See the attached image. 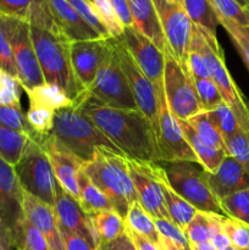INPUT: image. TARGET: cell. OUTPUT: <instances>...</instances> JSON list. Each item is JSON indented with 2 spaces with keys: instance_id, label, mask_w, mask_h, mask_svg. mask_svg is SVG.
<instances>
[{
  "instance_id": "680465c9",
  "label": "cell",
  "mask_w": 249,
  "mask_h": 250,
  "mask_svg": "<svg viewBox=\"0 0 249 250\" xmlns=\"http://www.w3.org/2000/svg\"><path fill=\"white\" fill-rule=\"evenodd\" d=\"M160 250H180L175 244L171 243L170 241H167L166 238L161 237V241H160V246H159Z\"/></svg>"
},
{
  "instance_id": "2e32d148",
  "label": "cell",
  "mask_w": 249,
  "mask_h": 250,
  "mask_svg": "<svg viewBox=\"0 0 249 250\" xmlns=\"http://www.w3.org/2000/svg\"><path fill=\"white\" fill-rule=\"evenodd\" d=\"M41 144L50 161L58 183L63 190H66L71 197L80 203L78 176L82 171L84 161L81 160L53 136L45 137Z\"/></svg>"
},
{
  "instance_id": "3957f363",
  "label": "cell",
  "mask_w": 249,
  "mask_h": 250,
  "mask_svg": "<svg viewBox=\"0 0 249 250\" xmlns=\"http://www.w3.org/2000/svg\"><path fill=\"white\" fill-rule=\"evenodd\" d=\"M82 170L93 185L106 195L115 211L124 219L132 203L138 200L126 156L99 149L93 160L83 164Z\"/></svg>"
},
{
  "instance_id": "8fae6325",
  "label": "cell",
  "mask_w": 249,
  "mask_h": 250,
  "mask_svg": "<svg viewBox=\"0 0 249 250\" xmlns=\"http://www.w3.org/2000/svg\"><path fill=\"white\" fill-rule=\"evenodd\" d=\"M153 2L167 45V51L165 53L171 54L181 67L187 71V58L192 38L193 22L190 21L183 6L170 4L165 0H153Z\"/></svg>"
},
{
  "instance_id": "c3c4849f",
  "label": "cell",
  "mask_w": 249,
  "mask_h": 250,
  "mask_svg": "<svg viewBox=\"0 0 249 250\" xmlns=\"http://www.w3.org/2000/svg\"><path fill=\"white\" fill-rule=\"evenodd\" d=\"M155 226L161 237L175 244L180 250H190V244L185 231L176 226L172 221L166 219H154Z\"/></svg>"
},
{
  "instance_id": "d4e9b609",
  "label": "cell",
  "mask_w": 249,
  "mask_h": 250,
  "mask_svg": "<svg viewBox=\"0 0 249 250\" xmlns=\"http://www.w3.org/2000/svg\"><path fill=\"white\" fill-rule=\"evenodd\" d=\"M181 129L183 132V136L187 139L188 144L190 146L192 150L197 155L198 160H199L200 166L204 168L207 172L212 173L219 168L224 159L227 156L226 149L217 148V146H209L205 143L199 136L194 132V129L190 127V125L187 121H182L178 120Z\"/></svg>"
},
{
  "instance_id": "f35d334b",
  "label": "cell",
  "mask_w": 249,
  "mask_h": 250,
  "mask_svg": "<svg viewBox=\"0 0 249 250\" xmlns=\"http://www.w3.org/2000/svg\"><path fill=\"white\" fill-rule=\"evenodd\" d=\"M56 111L41 106H31L26 112L27 121L31 126L32 131L41 138L50 136L54 128Z\"/></svg>"
},
{
  "instance_id": "277c9868",
  "label": "cell",
  "mask_w": 249,
  "mask_h": 250,
  "mask_svg": "<svg viewBox=\"0 0 249 250\" xmlns=\"http://www.w3.org/2000/svg\"><path fill=\"white\" fill-rule=\"evenodd\" d=\"M50 136L58 139L84 163L93 160L99 149H106L124 156V154L75 105L56 111Z\"/></svg>"
},
{
  "instance_id": "d6a6232c",
  "label": "cell",
  "mask_w": 249,
  "mask_h": 250,
  "mask_svg": "<svg viewBox=\"0 0 249 250\" xmlns=\"http://www.w3.org/2000/svg\"><path fill=\"white\" fill-rule=\"evenodd\" d=\"M183 9L193 24L202 27L212 36H216L220 22L210 0H183Z\"/></svg>"
},
{
  "instance_id": "ab89813d",
  "label": "cell",
  "mask_w": 249,
  "mask_h": 250,
  "mask_svg": "<svg viewBox=\"0 0 249 250\" xmlns=\"http://www.w3.org/2000/svg\"><path fill=\"white\" fill-rule=\"evenodd\" d=\"M193 78L198 99L203 111L209 112L224 103L221 93L211 78Z\"/></svg>"
},
{
  "instance_id": "f907efd6",
  "label": "cell",
  "mask_w": 249,
  "mask_h": 250,
  "mask_svg": "<svg viewBox=\"0 0 249 250\" xmlns=\"http://www.w3.org/2000/svg\"><path fill=\"white\" fill-rule=\"evenodd\" d=\"M187 71L194 78H210L209 68L204 56L195 50L188 51Z\"/></svg>"
},
{
  "instance_id": "9f6ffc18",
  "label": "cell",
  "mask_w": 249,
  "mask_h": 250,
  "mask_svg": "<svg viewBox=\"0 0 249 250\" xmlns=\"http://www.w3.org/2000/svg\"><path fill=\"white\" fill-rule=\"evenodd\" d=\"M210 242H211L212 246H214L217 250H224V249L228 248L229 246H232L231 242H229V239H228V237L225 234L224 231H221V232H219L217 234H215Z\"/></svg>"
},
{
  "instance_id": "e7e4bbea",
  "label": "cell",
  "mask_w": 249,
  "mask_h": 250,
  "mask_svg": "<svg viewBox=\"0 0 249 250\" xmlns=\"http://www.w3.org/2000/svg\"><path fill=\"white\" fill-rule=\"evenodd\" d=\"M89 1H90V2H92V0H89Z\"/></svg>"
},
{
  "instance_id": "e0dca14e",
  "label": "cell",
  "mask_w": 249,
  "mask_h": 250,
  "mask_svg": "<svg viewBox=\"0 0 249 250\" xmlns=\"http://www.w3.org/2000/svg\"><path fill=\"white\" fill-rule=\"evenodd\" d=\"M109 50V38L89 39L70 43L72 68L83 89L88 90L94 82L103 60Z\"/></svg>"
},
{
  "instance_id": "be15d7a7",
  "label": "cell",
  "mask_w": 249,
  "mask_h": 250,
  "mask_svg": "<svg viewBox=\"0 0 249 250\" xmlns=\"http://www.w3.org/2000/svg\"><path fill=\"white\" fill-rule=\"evenodd\" d=\"M247 1H248V4H249V0H247Z\"/></svg>"
},
{
  "instance_id": "83f0119b",
  "label": "cell",
  "mask_w": 249,
  "mask_h": 250,
  "mask_svg": "<svg viewBox=\"0 0 249 250\" xmlns=\"http://www.w3.org/2000/svg\"><path fill=\"white\" fill-rule=\"evenodd\" d=\"M222 217L224 216L221 215L211 212L198 211L185 229L189 244H199L211 241L215 234L222 231Z\"/></svg>"
},
{
  "instance_id": "91938a15",
  "label": "cell",
  "mask_w": 249,
  "mask_h": 250,
  "mask_svg": "<svg viewBox=\"0 0 249 250\" xmlns=\"http://www.w3.org/2000/svg\"><path fill=\"white\" fill-rule=\"evenodd\" d=\"M165 1L170 2V4L180 5V6H183V0H165Z\"/></svg>"
},
{
  "instance_id": "6f0895ef",
  "label": "cell",
  "mask_w": 249,
  "mask_h": 250,
  "mask_svg": "<svg viewBox=\"0 0 249 250\" xmlns=\"http://www.w3.org/2000/svg\"><path fill=\"white\" fill-rule=\"evenodd\" d=\"M190 250H217L211 242H204L199 244H190Z\"/></svg>"
},
{
  "instance_id": "d590c367",
  "label": "cell",
  "mask_w": 249,
  "mask_h": 250,
  "mask_svg": "<svg viewBox=\"0 0 249 250\" xmlns=\"http://www.w3.org/2000/svg\"><path fill=\"white\" fill-rule=\"evenodd\" d=\"M0 125L10 129H14L16 132H20V133L32 137L38 143H42L44 141V138H41L32 131L31 126L27 121L26 114L22 111L21 106L0 104Z\"/></svg>"
},
{
  "instance_id": "b9f144b4",
  "label": "cell",
  "mask_w": 249,
  "mask_h": 250,
  "mask_svg": "<svg viewBox=\"0 0 249 250\" xmlns=\"http://www.w3.org/2000/svg\"><path fill=\"white\" fill-rule=\"evenodd\" d=\"M95 12L102 21L103 26L109 33L110 38H119L124 33V28L119 16L115 12L110 0H92Z\"/></svg>"
},
{
  "instance_id": "d6986e66",
  "label": "cell",
  "mask_w": 249,
  "mask_h": 250,
  "mask_svg": "<svg viewBox=\"0 0 249 250\" xmlns=\"http://www.w3.org/2000/svg\"><path fill=\"white\" fill-rule=\"evenodd\" d=\"M22 188L12 165L0 158V219L10 232L23 217Z\"/></svg>"
},
{
  "instance_id": "5b68a950",
  "label": "cell",
  "mask_w": 249,
  "mask_h": 250,
  "mask_svg": "<svg viewBox=\"0 0 249 250\" xmlns=\"http://www.w3.org/2000/svg\"><path fill=\"white\" fill-rule=\"evenodd\" d=\"M189 50L199 51L204 56L210 78L221 93L224 103L234 112L239 127L249 133V105L227 70L224 50L220 46L217 37L208 33L202 27L193 24Z\"/></svg>"
},
{
  "instance_id": "816d5d0a",
  "label": "cell",
  "mask_w": 249,
  "mask_h": 250,
  "mask_svg": "<svg viewBox=\"0 0 249 250\" xmlns=\"http://www.w3.org/2000/svg\"><path fill=\"white\" fill-rule=\"evenodd\" d=\"M59 229H60L65 250H97L94 247L90 246L89 242L85 241L84 238H82L78 234L66 231V229H60V227H59Z\"/></svg>"
},
{
  "instance_id": "7402d4cb",
  "label": "cell",
  "mask_w": 249,
  "mask_h": 250,
  "mask_svg": "<svg viewBox=\"0 0 249 250\" xmlns=\"http://www.w3.org/2000/svg\"><path fill=\"white\" fill-rule=\"evenodd\" d=\"M208 183L217 199L249 188V170L227 155L215 172H207Z\"/></svg>"
},
{
  "instance_id": "4dcf8cb0",
  "label": "cell",
  "mask_w": 249,
  "mask_h": 250,
  "mask_svg": "<svg viewBox=\"0 0 249 250\" xmlns=\"http://www.w3.org/2000/svg\"><path fill=\"white\" fill-rule=\"evenodd\" d=\"M78 185H80V205L88 216H93L97 212L105 211V210H114L106 195L93 185L83 170L78 176Z\"/></svg>"
},
{
  "instance_id": "603a6c76",
  "label": "cell",
  "mask_w": 249,
  "mask_h": 250,
  "mask_svg": "<svg viewBox=\"0 0 249 250\" xmlns=\"http://www.w3.org/2000/svg\"><path fill=\"white\" fill-rule=\"evenodd\" d=\"M0 14L26 21L31 26L59 33L48 0H0Z\"/></svg>"
},
{
  "instance_id": "ffe728a7",
  "label": "cell",
  "mask_w": 249,
  "mask_h": 250,
  "mask_svg": "<svg viewBox=\"0 0 249 250\" xmlns=\"http://www.w3.org/2000/svg\"><path fill=\"white\" fill-rule=\"evenodd\" d=\"M23 215L44 236L50 250H65L54 209L22 189Z\"/></svg>"
},
{
  "instance_id": "7dc6e473",
  "label": "cell",
  "mask_w": 249,
  "mask_h": 250,
  "mask_svg": "<svg viewBox=\"0 0 249 250\" xmlns=\"http://www.w3.org/2000/svg\"><path fill=\"white\" fill-rule=\"evenodd\" d=\"M222 231L228 237L232 246L238 250H244L249 246V227L237 220L224 216L221 220Z\"/></svg>"
},
{
  "instance_id": "94428289",
  "label": "cell",
  "mask_w": 249,
  "mask_h": 250,
  "mask_svg": "<svg viewBox=\"0 0 249 250\" xmlns=\"http://www.w3.org/2000/svg\"><path fill=\"white\" fill-rule=\"evenodd\" d=\"M224 250H238V249H237V248H234L233 246H229L228 248H226V249H224Z\"/></svg>"
},
{
  "instance_id": "4fadbf2b",
  "label": "cell",
  "mask_w": 249,
  "mask_h": 250,
  "mask_svg": "<svg viewBox=\"0 0 249 250\" xmlns=\"http://www.w3.org/2000/svg\"><path fill=\"white\" fill-rule=\"evenodd\" d=\"M10 41H11L12 58H14L15 68H16L17 80L22 89H32L37 85L45 83L41 65L37 59V54L32 44L28 22L14 17Z\"/></svg>"
},
{
  "instance_id": "f6af8a7d",
  "label": "cell",
  "mask_w": 249,
  "mask_h": 250,
  "mask_svg": "<svg viewBox=\"0 0 249 250\" xmlns=\"http://www.w3.org/2000/svg\"><path fill=\"white\" fill-rule=\"evenodd\" d=\"M219 22L231 37L232 42L236 45L237 50L239 51L249 70V28L239 26L229 20L221 19V17H219Z\"/></svg>"
},
{
  "instance_id": "484cf974",
  "label": "cell",
  "mask_w": 249,
  "mask_h": 250,
  "mask_svg": "<svg viewBox=\"0 0 249 250\" xmlns=\"http://www.w3.org/2000/svg\"><path fill=\"white\" fill-rule=\"evenodd\" d=\"M33 142L37 141L32 137L0 125V158L10 165L16 166Z\"/></svg>"
},
{
  "instance_id": "5bb4252c",
  "label": "cell",
  "mask_w": 249,
  "mask_h": 250,
  "mask_svg": "<svg viewBox=\"0 0 249 250\" xmlns=\"http://www.w3.org/2000/svg\"><path fill=\"white\" fill-rule=\"evenodd\" d=\"M133 60L153 82L158 93V99L165 97L164 93V67L165 55L163 51L143 33L134 27H124V33L119 37Z\"/></svg>"
},
{
  "instance_id": "db71d44e",
  "label": "cell",
  "mask_w": 249,
  "mask_h": 250,
  "mask_svg": "<svg viewBox=\"0 0 249 250\" xmlns=\"http://www.w3.org/2000/svg\"><path fill=\"white\" fill-rule=\"evenodd\" d=\"M115 12L119 16L124 27H133V19H132L131 10H129L128 0H110Z\"/></svg>"
},
{
  "instance_id": "ee69618b",
  "label": "cell",
  "mask_w": 249,
  "mask_h": 250,
  "mask_svg": "<svg viewBox=\"0 0 249 250\" xmlns=\"http://www.w3.org/2000/svg\"><path fill=\"white\" fill-rule=\"evenodd\" d=\"M227 155L236 159L249 170V133L239 128L234 134L224 139Z\"/></svg>"
},
{
  "instance_id": "681fc988",
  "label": "cell",
  "mask_w": 249,
  "mask_h": 250,
  "mask_svg": "<svg viewBox=\"0 0 249 250\" xmlns=\"http://www.w3.org/2000/svg\"><path fill=\"white\" fill-rule=\"evenodd\" d=\"M103 38H110L109 33L105 29V27L103 26L102 21L98 17L97 12H95L94 6H93L92 2L89 0H66Z\"/></svg>"
},
{
  "instance_id": "8992f818",
  "label": "cell",
  "mask_w": 249,
  "mask_h": 250,
  "mask_svg": "<svg viewBox=\"0 0 249 250\" xmlns=\"http://www.w3.org/2000/svg\"><path fill=\"white\" fill-rule=\"evenodd\" d=\"M165 168L168 185L198 211L226 216L208 183L207 171L194 163H170Z\"/></svg>"
},
{
  "instance_id": "11a10c76",
  "label": "cell",
  "mask_w": 249,
  "mask_h": 250,
  "mask_svg": "<svg viewBox=\"0 0 249 250\" xmlns=\"http://www.w3.org/2000/svg\"><path fill=\"white\" fill-rule=\"evenodd\" d=\"M126 232L138 250H160V248H159L158 246H155L154 243H151L150 241L145 239L144 237L137 234L136 232L131 231V229H127V227H126Z\"/></svg>"
},
{
  "instance_id": "f546056e",
  "label": "cell",
  "mask_w": 249,
  "mask_h": 250,
  "mask_svg": "<svg viewBox=\"0 0 249 250\" xmlns=\"http://www.w3.org/2000/svg\"><path fill=\"white\" fill-rule=\"evenodd\" d=\"M124 224H126L127 229H129L131 231L144 237L155 246H160L161 236L156 229L154 219L144 210L138 200L132 203L131 207L128 208V211L124 217Z\"/></svg>"
},
{
  "instance_id": "7bdbcfd3",
  "label": "cell",
  "mask_w": 249,
  "mask_h": 250,
  "mask_svg": "<svg viewBox=\"0 0 249 250\" xmlns=\"http://www.w3.org/2000/svg\"><path fill=\"white\" fill-rule=\"evenodd\" d=\"M208 115H209L210 120L214 122L216 128L219 129L224 139L231 137L232 134H234L241 128L236 119V115L226 103H222L216 109L208 112Z\"/></svg>"
},
{
  "instance_id": "74e56055",
  "label": "cell",
  "mask_w": 249,
  "mask_h": 250,
  "mask_svg": "<svg viewBox=\"0 0 249 250\" xmlns=\"http://www.w3.org/2000/svg\"><path fill=\"white\" fill-rule=\"evenodd\" d=\"M12 20L14 17L0 14V67L17 78L10 41Z\"/></svg>"
},
{
  "instance_id": "e575fe53",
  "label": "cell",
  "mask_w": 249,
  "mask_h": 250,
  "mask_svg": "<svg viewBox=\"0 0 249 250\" xmlns=\"http://www.w3.org/2000/svg\"><path fill=\"white\" fill-rule=\"evenodd\" d=\"M227 217L237 220L249 227V188L219 200Z\"/></svg>"
},
{
  "instance_id": "ba28073f",
  "label": "cell",
  "mask_w": 249,
  "mask_h": 250,
  "mask_svg": "<svg viewBox=\"0 0 249 250\" xmlns=\"http://www.w3.org/2000/svg\"><path fill=\"white\" fill-rule=\"evenodd\" d=\"M14 167L22 189L53 208L58 181L42 144L33 142L23 158Z\"/></svg>"
},
{
  "instance_id": "bcb514c9",
  "label": "cell",
  "mask_w": 249,
  "mask_h": 250,
  "mask_svg": "<svg viewBox=\"0 0 249 250\" xmlns=\"http://www.w3.org/2000/svg\"><path fill=\"white\" fill-rule=\"evenodd\" d=\"M21 89L19 80L0 67V104L21 106Z\"/></svg>"
},
{
  "instance_id": "ac0fdd59",
  "label": "cell",
  "mask_w": 249,
  "mask_h": 250,
  "mask_svg": "<svg viewBox=\"0 0 249 250\" xmlns=\"http://www.w3.org/2000/svg\"><path fill=\"white\" fill-rule=\"evenodd\" d=\"M53 209L60 229L78 234L89 242L90 246L98 248L99 239L93 229L90 217L83 211L80 203L63 190L59 183L56 185V198Z\"/></svg>"
},
{
  "instance_id": "7a4b0ae2",
  "label": "cell",
  "mask_w": 249,
  "mask_h": 250,
  "mask_svg": "<svg viewBox=\"0 0 249 250\" xmlns=\"http://www.w3.org/2000/svg\"><path fill=\"white\" fill-rule=\"evenodd\" d=\"M32 44L46 83L56 84L75 102L85 90L78 82L70 58V42L61 34L31 26Z\"/></svg>"
},
{
  "instance_id": "1f68e13d",
  "label": "cell",
  "mask_w": 249,
  "mask_h": 250,
  "mask_svg": "<svg viewBox=\"0 0 249 250\" xmlns=\"http://www.w3.org/2000/svg\"><path fill=\"white\" fill-rule=\"evenodd\" d=\"M89 217L93 229L99 239V244L114 241L126 231L124 219L120 216L115 210H105Z\"/></svg>"
},
{
  "instance_id": "8d00e7d4",
  "label": "cell",
  "mask_w": 249,
  "mask_h": 250,
  "mask_svg": "<svg viewBox=\"0 0 249 250\" xmlns=\"http://www.w3.org/2000/svg\"><path fill=\"white\" fill-rule=\"evenodd\" d=\"M187 122L190 125V127L194 129L195 133H197L205 143H208L209 146H217V148L226 149L225 148V142L221 133H220L219 129L216 128L214 122L210 120L208 112H199V114H197L195 116L187 120Z\"/></svg>"
},
{
  "instance_id": "f5cc1de1",
  "label": "cell",
  "mask_w": 249,
  "mask_h": 250,
  "mask_svg": "<svg viewBox=\"0 0 249 250\" xmlns=\"http://www.w3.org/2000/svg\"><path fill=\"white\" fill-rule=\"evenodd\" d=\"M97 250H138V249H137V247L134 246L132 239L129 238L127 232L124 231L121 236L117 237V238L114 239V241L107 242V243H100L99 246H98Z\"/></svg>"
},
{
  "instance_id": "9c48e42d",
  "label": "cell",
  "mask_w": 249,
  "mask_h": 250,
  "mask_svg": "<svg viewBox=\"0 0 249 250\" xmlns=\"http://www.w3.org/2000/svg\"><path fill=\"white\" fill-rule=\"evenodd\" d=\"M165 55L164 93L168 110L177 120L187 121L202 112L194 82L189 73L168 53Z\"/></svg>"
},
{
  "instance_id": "cb8c5ba5",
  "label": "cell",
  "mask_w": 249,
  "mask_h": 250,
  "mask_svg": "<svg viewBox=\"0 0 249 250\" xmlns=\"http://www.w3.org/2000/svg\"><path fill=\"white\" fill-rule=\"evenodd\" d=\"M133 27L148 37L163 53L167 51L158 12L153 0H128Z\"/></svg>"
},
{
  "instance_id": "6da1fadb",
  "label": "cell",
  "mask_w": 249,
  "mask_h": 250,
  "mask_svg": "<svg viewBox=\"0 0 249 250\" xmlns=\"http://www.w3.org/2000/svg\"><path fill=\"white\" fill-rule=\"evenodd\" d=\"M73 105L93 122L128 159L160 161L158 139L149 120L136 110L105 106L85 90Z\"/></svg>"
},
{
  "instance_id": "f1b7e54d",
  "label": "cell",
  "mask_w": 249,
  "mask_h": 250,
  "mask_svg": "<svg viewBox=\"0 0 249 250\" xmlns=\"http://www.w3.org/2000/svg\"><path fill=\"white\" fill-rule=\"evenodd\" d=\"M163 193L165 199V208L167 211L168 219L172 221L182 231H185L193 217L197 215L198 210L193 208L188 202H186L181 195H178L168 185L167 178L163 181Z\"/></svg>"
},
{
  "instance_id": "7c38bea8",
  "label": "cell",
  "mask_w": 249,
  "mask_h": 250,
  "mask_svg": "<svg viewBox=\"0 0 249 250\" xmlns=\"http://www.w3.org/2000/svg\"><path fill=\"white\" fill-rule=\"evenodd\" d=\"M112 42H114L120 65L133 94L137 109L149 120L156 133L159 121V99L155 87L153 82L144 75L143 71L138 67L136 61L127 51L121 41L119 38H112Z\"/></svg>"
},
{
  "instance_id": "30bf717a",
  "label": "cell",
  "mask_w": 249,
  "mask_h": 250,
  "mask_svg": "<svg viewBox=\"0 0 249 250\" xmlns=\"http://www.w3.org/2000/svg\"><path fill=\"white\" fill-rule=\"evenodd\" d=\"M129 176L136 189L137 198L153 219H168L163 193V181L166 178L165 168L151 161L128 159Z\"/></svg>"
},
{
  "instance_id": "60d3db41",
  "label": "cell",
  "mask_w": 249,
  "mask_h": 250,
  "mask_svg": "<svg viewBox=\"0 0 249 250\" xmlns=\"http://www.w3.org/2000/svg\"><path fill=\"white\" fill-rule=\"evenodd\" d=\"M217 17L229 20L242 27L249 28V10L236 0H210Z\"/></svg>"
},
{
  "instance_id": "4316f807",
  "label": "cell",
  "mask_w": 249,
  "mask_h": 250,
  "mask_svg": "<svg viewBox=\"0 0 249 250\" xmlns=\"http://www.w3.org/2000/svg\"><path fill=\"white\" fill-rule=\"evenodd\" d=\"M24 93L28 97L31 106H41L58 111L73 105V102L66 95V93L59 85L51 83L45 82L32 89L24 90Z\"/></svg>"
},
{
  "instance_id": "836d02e7",
  "label": "cell",
  "mask_w": 249,
  "mask_h": 250,
  "mask_svg": "<svg viewBox=\"0 0 249 250\" xmlns=\"http://www.w3.org/2000/svg\"><path fill=\"white\" fill-rule=\"evenodd\" d=\"M12 244L16 250H50L43 234L24 216L12 231Z\"/></svg>"
},
{
  "instance_id": "6125c7cd",
  "label": "cell",
  "mask_w": 249,
  "mask_h": 250,
  "mask_svg": "<svg viewBox=\"0 0 249 250\" xmlns=\"http://www.w3.org/2000/svg\"><path fill=\"white\" fill-rule=\"evenodd\" d=\"M244 250H249V246H248V248H247V249H244Z\"/></svg>"
},
{
  "instance_id": "52a82bcc",
  "label": "cell",
  "mask_w": 249,
  "mask_h": 250,
  "mask_svg": "<svg viewBox=\"0 0 249 250\" xmlns=\"http://www.w3.org/2000/svg\"><path fill=\"white\" fill-rule=\"evenodd\" d=\"M87 92L105 106L124 110L137 109L132 90L120 65L112 38H109V50L94 82Z\"/></svg>"
},
{
  "instance_id": "44dd1931",
  "label": "cell",
  "mask_w": 249,
  "mask_h": 250,
  "mask_svg": "<svg viewBox=\"0 0 249 250\" xmlns=\"http://www.w3.org/2000/svg\"><path fill=\"white\" fill-rule=\"evenodd\" d=\"M48 4L58 32L70 43L103 38L66 0H48Z\"/></svg>"
},
{
  "instance_id": "9a60e30c",
  "label": "cell",
  "mask_w": 249,
  "mask_h": 250,
  "mask_svg": "<svg viewBox=\"0 0 249 250\" xmlns=\"http://www.w3.org/2000/svg\"><path fill=\"white\" fill-rule=\"evenodd\" d=\"M160 161L199 164L197 155L183 136L178 120L168 110L165 97L159 99V121L156 131ZM200 165V164H199Z\"/></svg>"
}]
</instances>
